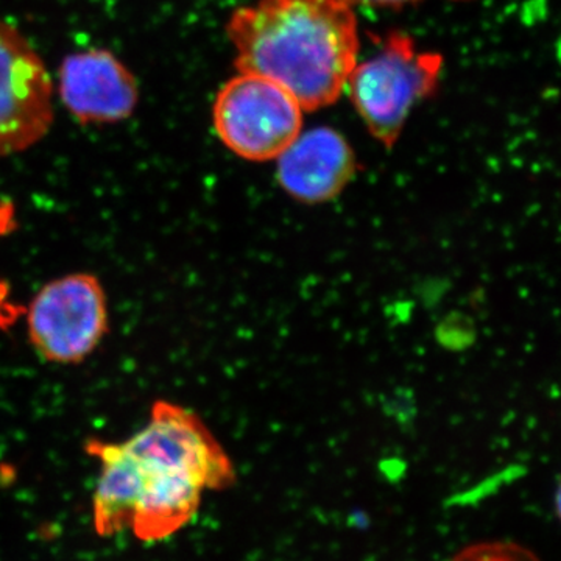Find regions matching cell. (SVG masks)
I'll list each match as a JSON object with an SVG mask.
<instances>
[{"instance_id": "2", "label": "cell", "mask_w": 561, "mask_h": 561, "mask_svg": "<svg viewBox=\"0 0 561 561\" xmlns=\"http://www.w3.org/2000/svg\"><path fill=\"white\" fill-rule=\"evenodd\" d=\"M105 448L135 491L130 530L142 542L168 540L194 519L205 491L234 483L230 457L201 416L173 402H153L142 430Z\"/></svg>"}, {"instance_id": "5", "label": "cell", "mask_w": 561, "mask_h": 561, "mask_svg": "<svg viewBox=\"0 0 561 561\" xmlns=\"http://www.w3.org/2000/svg\"><path fill=\"white\" fill-rule=\"evenodd\" d=\"M214 128L227 149L247 161L276 160L298 138L302 108L275 81L239 72L221 87Z\"/></svg>"}, {"instance_id": "10", "label": "cell", "mask_w": 561, "mask_h": 561, "mask_svg": "<svg viewBox=\"0 0 561 561\" xmlns=\"http://www.w3.org/2000/svg\"><path fill=\"white\" fill-rule=\"evenodd\" d=\"M356 2L370 3V5L381 7H402L408 5V3L416 2V0H356Z\"/></svg>"}, {"instance_id": "9", "label": "cell", "mask_w": 561, "mask_h": 561, "mask_svg": "<svg viewBox=\"0 0 561 561\" xmlns=\"http://www.w3.org/2000/svg\"><path fill=\"white\" fill-rule=\"evenodd\" d=\"M451 561H540L534 552L516 542L490 541L472 545Z\"/></svg>"}, {"instance_id": "1", "label": "cell", "mask_w": 561, "mask_h": 561, "mask_svg": "<svg viewBox=\"0 0 561 561\" xmlns=\"http://www.w3.org/2000/svg\"><path fill=\"white\" fill-rule=\"evenodd\" d=\"M227 35L239 72L275 81L302 110L337 101L357 65L348 0H257L232 13Z\"/></svg>"}, {"instance_id": "6", "label": "cell", "mask_w": 561, "mask_h": 561, "mask_svg": "<svg viewBox=\"0 0 561 561\" xmlns=\"http://www.w3.org/2000/svg\"><path fill=\"white\" fill-rule=\"evenodd\" d=\"M54 124V81L38 51L0 20V158L38 144Z\"/></svg>"}, {"instance_id": "4", "label": "cell", "mask_w": 561, "mask_h": 561, "mask_svg": "<svg viewBox=\"0 0 561 561\" xmlns=\"http://www.w3.org/2000/svg\"><path fill=\"white\" fill-rule=\"evenodd\" d=\"M28 339L51 364L87 360L108 334V297L92 273H69L41 287L27 309Z\"/></svg>"}, {"instance_id": "11", "label": "cell", "mask_w": 561, "mask_h": 561, "mask_svg": "<svg viewBox=\"0 0 561 561\" xmlns=\"http://www.w3.org/2000/svg\"><path fill=\"white\" fill-rule=\"evenodd\" d=\"M0 301H2V294H0Z\"/></svg>"}, {"instance_id": "7", "label": "cell", "mask_w": 561, "mask_h": 561, "mask_svg": "<svg viewBox=\"0 0 561 561\" xmlns=\"http://www.w3.org/2000/svg\"><path fill=\"white\" fill-rule=\"evenodd\" d=\"M58 92L81 124H116L138 105L135 76L111 51L90 49L69 55L58 72Z\"/></svg>"}, {"instance_id": "8", "label": "cell", "mask_w": 561, "mask_h": 561, "mask_svg": "<svg viewBox=\"0 0 561 561\" xmlns=\"http://www.w3.org/2000/svg\"><path fill=\"white\" fill-rule=\"evenodd\" d=\"M276 161L280 186L306 203L331 201L356 172L350 144L341 133L328 127L300 133Z\"/></svg>"}, {"instance_id": "3", "label": "cell", "mask_w": 561, "mask_h": 561, "mask_svg": "<svg viewBox=\"0 0 561 561\" xmlns=\"http://www.w3.org/2000/svg\"><path fill=\"white\" fill-rule=\"evenodd\" d=\"M442 68L440 55L420 51L411 36L393 32L378 55L354 66L346 87L368 130L390 147L413 106L437 90Z\"/></svg>"}]
</instances>
